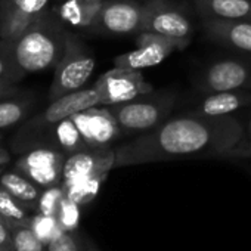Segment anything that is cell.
I'll return each mask as SVG.
<instances>
[{
	"mask_svg": "<svg viewBox=\"0 0 251 251\" xmlns=\"http://www.w3.org/2000/svg\"><path fill=\"white\" fill-rule=\"evenodd\" d=\"M95 67L96 59L86 48L71 39L67 40V48L61 58L52 93L59 98L70 92L80 90L93 74Z\"/></svg>",
	"mask_w": 251,
	"mask_h": 251,
	"instance_id": "9",
	"label": "cell"
},
{
	"mask_svg": "<svg viewBox=\"0 0 251 251\" xmlns=\"http://www.w3.org/2000/svg\"><path fill=\"white\" fill-rule=\"evenodd\" d=\"M136 49L127 53H121L114 58V67L132 68L142 71L144 68H150L161 64L169 55L175 50L186 49L180 42L172 40L169 37L160 36L157 33L144 30L135 36Z\"/></svg>",
	"mask_w": 251,
	"mask_h": 251,
	"instance_id": "6",
	"label": "cell"
},
{
	"mask_svg": "<svg viewBox=\"0 0 251 251\" xmlns=\"http://www.w3.org/2000/svg\"><path fill=\"white\" fill-rule=\"evenodd\" d=\"M105 179L106 176H95V177L77 180L70 185H62V183L61 185L65 191L67 198L77 202L78 205H86L98 197L100 185L105 182Z\"/></svg>",
	"mask_w": 251,
	"mask_h": 251,
	"instance_id": "20",
	"label": "cell"
},
{
	"mask_svg": "<svg viewBox=\"0 0 251 251\" xmlns=\"http://www.w3.org/2000/svg\"><path fill=\"white\" fill-rule=\"evenodd\" d=\"M145 30V8L138 0H106L98 23V33L126 37Z\"/></svg>",
	"mask_w": 251,
	"mask_h": 251,
	"instance_id": "7",
	"label": "cell"
},
{
	"mask_svg": "<svg viewBox=\"0 0 251 251\" xmlns=\"http://www.w3.org/2000/svg\"><path fill=\"white\" fill-rule=\"evenodd\" d=\"M89 242L78 230H64L48 245V251H89Z\"/></svg>",
	"mask_w": 251,
	"mask_h": 251,
	"instance_id": "24",
	"label": "cell"
},
{
	"mask_svg": "<svg viewBox=\"0 0 251 251\" xmlns=\"http://www.w3.org/2000/svg\"><path fill=\"white\" fill-rule=\"evenodd\" d=\"M98 105H100V93L96 86L89 89H80L56 98L45 111L43 118L49 124H56L80 111Z\"/></svg>",
	"mask_w": 251,
	"mask_h": 251,
	"instance_id": "15",
	"label": "cell"
},
{
	"mask_svg": "<svg viewBox=\"0 0 251 251\" xmlns=\"http://www.w3.org/2000/svg\"><path fill=\"white\" fill-rule=\"evenodd\" d=\"M0 172H2V164H0Z\"/></svg>",
	"mask_w": 251,
	"mask_h": 251,
	"instance_id": "35",
	"label": "cell"
},
{
	"mask_svg": "<svg viewBox=\"0 0 251 251\" xmlns=\"http://www.w3.org/2000/svg\"><path fill=\"white\" fill-rule=\"evenodd\" d=\"M248 158H251V154H250V157H248Z\"/></svg>",
	"mask_w": 251,
	"mask_h": 251,
	"instance_id": "37",
	"label": "cell"
},
{
	"mask_svg": "<svg viewBox=\"0 0 251 251\" xmlns=\"http://www.w3.org/2000/svg\"><path fill=\"white\" fill-rule=\"evenodd\" d=\"M248 108H251V90L238 89L205 93L202 99L186 112L202 117H226Z\"/></svg>",
	"mask_w": 251,
	"mask_h": 251,
	"instance_id": "14",
	"label": "cell"
},
{
	"mask_svg": "<svg viewBox=\"0 0 251 251\" xmlns=\"http://www.w3.org/2000/svg\"><path fill=\"white\" fill-rule=\"evenodd\" d=\"M145 30L180 42L186 48L192 42L194 24L188 12L172 0H144Z\"/></svg>",
	"mask_w": 251,
	"mask_h": 251,
	"instance_id": "3",
	"label": "cell"
},
{
	"mask_svg": "<svg viewBox=\"0 0 251 251\" xmlns=\"http://www.w3.org/2000/svg\"><path fill=\"white\" fill-rule=\"evenodd\" d=\"M89 251H99V250H98V247H96L92 241L89 242Z\"/></svg>",
	"mask_w": 251,
	"mask_h": 251,
	"instance_id": "32",
	"label": "cell"
},
{
	"mask_svg": "<svg viewBox=\"0 0 251 251\" xmlns=\"http://www.w3.org/2000/svg\"><path fill=\"white\" fill-rule=\"evenodd\" d=\"M105 2L106 0H68L62 5L61 12L71 25L96 31Z\"/></svg>",
	"mask_w": 251,
	"mask_h": 251,
	"instance_id": "17",
	"label": "cell"
},
{
	"mask_svg": "<svg viewBox=\"0 0 251 251\" xmlns=\"http://www.w3.org/2000/svg\"><path fill=\"white\" fill-rule=\"evenodd\" d=\"M248 172L251 173V166H248Z\"/></svg>",
	"mask_w": 251,
	"mask_h": 251,
	"instance_id": "34",
	"label": "cell"
},
{
	"mask_svg": "<svg viewBox=\"0 0 251 251\" xmlns=\"http://www.w3.org/2000/svg\"><path fill=\"white\" fill-rule=\"evenodd\" d=\"M73 120L89 148H114L123 138L120 126L105 105L80 111Z\"/></svg>",
	"mask_w": 251,
	"mask_h": 251,
	"instance_id": "10",
	"label": "cell"
},
{
	"mask_svg": "<svg viewBox=\"0 0 251 251\" xmlns=\"http://www.w3.org/2000/svg\"><path fill=\"white\" fill-rule=\"evenodd\" d=\"M175 89L152 90L132 100L108 105L106 108L114 115L124 136H141L154 130L164 123L177 102Z\"/></svg>",
	"mask_w": 251,
	"mask_h": 251,
	"instance_id": "2",
	"label": "cell"
},
{
	"mask_svg": "<svg viewBox=\"0 0 251 251\" xmlns=\"http://www.w3.org/2000/svg\"><path fill=\"white\" fill-rule=\"evenodd\" d=\"M114 148H87L70 154L62 169V185L95 176H108L114 169Z\"/></svg>",
	"mask_w": 251,
	"mask_h": 251,
	"instance_id": "11",
	"label": "cell"
},
{
	"mask_svg": "<svg viewBox=\"0 0 251 251\" xmlns=\"http://www.w3.org/2000/svg\"><path fill=\"white\" fill-rule=\"evenodd\" d=\"M244 127L238 115L202 117L182 114L169 117L154 130L117 144L114 169L151 163L229 158L242 141Z\"/></svg>",
	"mask_w": 251,
	"mask_h": 251,
	"instance_id": "1",
	"label": "cell"
},
{
	"mask_svg": "<svg viewBox=\"0 0 251 251\" xmlns=\"http://www.w3.org/2000/svg\"><path fill=\"white\" fill-rule=\"evenodd\" d=\"M0 220H3V219H2V216H0Z\"/></svg>",
	"mask_w": 251,
	"mask_h": 251,
	"instance_id": "36",
	"label": "cell"
},
{
	"mask_svg": "<svg viewBox=\"0 0 251 251\" xmlns=\"http://www.w3.org/2000/svg\"><path fill=\"white\" fill-rule=\"evenodd\" d=\"M95 86L100 93V105L105 106L127 102L154 90L139 70L121 67H114L102 74Z\"/></svg>",
	"mask_w": 251,
	"mask_h": 251,
	"instance_id": "8",
	"label": "cell"
},
{
	"mask_svg": "<svg viewBox=\"0 0 251 251\" xmlns=\"http://www.w3.org/2000/svg\"><path fill=\"white\" fill-rule=\"evenodd\" d=\"M48 2L49 0H14L15 6L27 15H33V14L43 11Z\"/></svg>",
	"mask_w": 251,
	"mask_h": 251,
	"instance_id": "29",
	"label": "cell"
},
{
	"mask_svg": "<svg viewBox=\"0 0 251 251\" xmlns=\"http://www.w3.org/2000/svg\"><path fill=\"white\" fill-rule=\"evenodd\" d=\"M0 216L6 222V225H31L33 216H28L25 207L14 198L5 188L0 186Z\"/></svg>",
	"mask_w": 251,
	"mask_h": 251,
	"instance_id": "21",
	"label": "cell"
},
{
	"mask_svg": "<svg viewBox=\"0 0 251 251\" xmlns=\"http://www.w3.org/2000/svg\"><path fill=\"white\" fill-rule=\"evenodd\" d=\"M0 251H15L12 232L5 220H0Z\"/></svg>",
	"mask_w": 251,
	"mask_h": 251,
	"instance_id": "30",
	"label": "cell"
},
{
	"mask_svg": "<svg viewBox=\"0 0 251 251\" xmlns=\"http://www.w3.org/2000/svg\"><path fill=\"white\" fill-rule=\"evenodd\" d=\"M67 42L59 34H50L42 30L27 33L15 48L17 62L28 73H37L49 68L62 58Z\"/></svg>",
	"mask_w": 251,
	"mask_h": 251,
	"instance_id": "5",
	"label": "cell"
},
{
	"mask_svg": "<svg viewBox=\"0 0 251 251\" xmlns=\"http://www.w3.org/2000/svg\"><path fill=\"white\" fill-rule=\"evenodd\" d=\"M65 155L52 148H39L25 155L18 164L25 176L37 186L49 188L62 183Z\"/></svg>",
	"mask_w": 251,
	"mask_h": 251,
	"instance_id": "13",
	"label": "cell"
},
{
	"mask_svg": "<svg viewBox=\"0 0 251 251\" xmlns=\"http://www.w3.org/2000/svg\"><path fill=\"white\" fill-rule=\"evenodd\" d=\"M55 126V139L56 144L62 148L64 152L67 154H73L81 150H87V144L83 139L75 121L73 120V117H68Z\"/></svg>",
	"mask_w": 251,
	"mask_h": 251,
	"instance_id": "19",
	"label": "cell"
},
{
	"mask_svg": "<svg viewBox=\"0 0 251 251\" xmlns=\"http://www.w3.org/2000/svg\"><path fill=\"white\" fill-rule=\"evenodd\" d=\"M0 186L5 188L14 198H17L25 208L34 207L37 210V202L40 198V191L37 185L24 176L9 172L0 177Z\"/></svg>",
	"mask_w": 251,
	"mask_h": 251,
	"instance_id": "18",
	"label": "cell"
},
{
	"mask_svg": "<svg viewBox=\"0 0 251 251\" xmlns=\"http://www.w3.org/2000/svg\"><path fill=\"white\" fill-rule=\"evenodd\" d=\"M30 227L40 238V241L45 242L46 245H49L61 232H64L58 223L56 216H48V214H42V213H37L33 216Z\"/></svg>",
	"mask_w": 251,
	"mask_h": 251,
	"instance_id": "23",
	"label": "cell"
},
{
	"mask_svg": "<svg viewBox=\"0 0 251 251\" xmlns=\"http://www.w3.org/2000/svg\"><path fill=\"white\" fill-rule=\"evenodd\" d=\"M23 117V108L15 102H3L0 103V129L9 127V126L18 123Z\"/></svg>",
	"mask_w": 251,
	"mask_h": 251,
	"instance_id": "28",
	"label": "cell"
},
{
	"mask_svg": "<svg viewBox=\"0 0 251 251\" xmlns=\"http://www.w3.org/2000/svg\"><path fill=\"white\" fill-rule=\"evenodd\" d=\"M2 74H3V62L0 61V75H2Z\"/></svg>",
	"mask_w": 251,
	"mask_h": 251,
	"instance_id": "33",
	"label": "cell"
},
{
	"mask_svg": "<svg viewBox=\"0 0 251 251\" xmlns=\"http://www.w3.org/2000/svg\"><path fill=\"white\" fill-rule=\"evenodd\" d=\"M197 87L204 95L238 89L251 90V56L238 53L211 62L198 75Z\"/></svg>",
	"mask_w": 251,
	"mask_h": 251,
	"instance_id": "4",
	"label": "cell"
},
{
	"mask_svg": "<svg viewBox=\"0 0 251 251\" xmlns=\"http://www.w3.org/2000/svg\"><path fill=\"white\" fill-rule=\"evenodd\" d=\"M205 37L235 53L251 56V23L220 18L201 20Z\"/></svg>",
	"mask_w": 251,
	"mask_h": 251,
	"instance_id": "12",
	"label": "cell"
},
{
	"mask_svg": "<svg viewBox=\"0 0 251 251\" xmlns=\"http://www.w3.org/2000/svg\"><path fill=\"white\" fill-rule=\"evenodd\" d=\"M239 118L242 121L244 136L242 141L232 150L229 158H248L251 154V111Z\"/></svg>",
	"mask_w": 251,
	"mask_h": 251,
	"instance_id": "27",
	"label": "cell"
},
{
	"mask_svg": "<svg viewBox=\"0 0 251 251\" xmlns=\"http://www.w3.org/2000/svg\"><path fill=\"white\" fill-rule=\"evenodd\" d=\"M80 207L77 202L71 201L70 198H64L61 202V207L58 210L56 219L59 226L62 227V230L67 232H73L78 229V223H80Z\"/></svg>",
	"mask_w": 251,
	"mask_h": 251,
	"instance_id": "26",
	"label": "cell"
},
{
	"mask_svg": "<svg viewBox=\"0 0 251 251\" xmlns=\"http://www.w3.org/2000/svg\"><path fill=\"white\" fill-rule=\"evenodd\" d=\"M6 160H8V155H6V152L0 150V164H3Z\"/></svg>",
	"mask_w": 251,
	"mask_h": 251,
	"instance_id": "31",
	"label": "cell"
},
{
	"mask_svg": "<svg viewBox=\"0 0 251 251\" xmlns=\"http://www.w3.org/2000/svg\"><path fill=\"white\" fill-rule=\"evenodd\" d=\"M64 198H65V191L61 183L55 185V186L45 188V191L40 194V198L37 202V213L48 214V216H56Z\"/></svg>",
	"mask_w": 251,
	"mask_h": 251,
	"instance_id": "25",
	"label": "cell"
},
{
	"mask_svg": "<svg viewBox=\"0 0 251 251\" xmlns=\"http://www.w3.org/2000/svg\"><path fill=\"white\" fill-rule=\"evenodd\" d=\"M194 8L201 20L220 18L251 23V0H194Z\"/></svg>",
	"mask_w": 251,
	"mask_h": 251,
	"instance_id": "16",
	"label": "cell"
},
{
	"mask_svg": "<svg viewBox=\"0 0 251 251\" xmlns=\"http://www.w3.org/2000/svg\"><path fill=\"white\" fill-rule=\"evenodd\" d=\"M12 232L15 251H48V245L40 241L30 226L25 225H9Z\"/></svg>",
	"mask_w": 251,
	"mask_h": 251,
	"instance_id": "22",
	"label": "cell"
}]
</instances>
